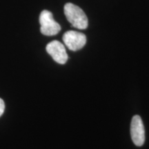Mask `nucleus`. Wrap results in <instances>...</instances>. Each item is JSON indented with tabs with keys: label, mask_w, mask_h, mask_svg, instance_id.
Wrapping results in <instances>:
<instances>
[{
	"label": "nucleus",
	"mask_w": 149,
	"mask_h": 149,
	"mask_svg": "<svg viewBox=\"0 0 149 149\" xmlns=\"http://www.w3.org/2000/svg\"><path fill=\"white\" fill-rule=\"evenodd\" d=\"M40 31L46 36H53L58 34L61 31L60 25L55 21L51 12L44 10L40 15Z\"/></svg>",
	"instance_id": "f03ea898"
},
{
	"label": "nucleus",
	"mask_w": 149,
	"mask_h": 149,
	"mask_svg": "<svg viewBox=\"0 0 149 149\" xmlns=\"http://www.w3.org/2000/svg\"><path fill=\"white\" fill-rule=\"evenodd\" d=\"M130 136L137 146H141L145 141V130L142 120L139 115H135L130 124Z\"/></svg>",
	"instance_id": "20e7f679"
},
{
	"label": "nucleus",
	"mask_w": 149,
	"mask_h": 149,
	"mask_svg": "<svg viewBox=\"0 0 149 149\" xmlns=\"http://www.w3.org/2000/svg\"><path fill=\"white\" fill-rule=\"evenodd\" d=\"M5 110V104L2 99L0 98V117L3 115Z\"/></svg>",
	"instance_id": "423d86ee"
},
{
	"label": "nucleus",
	"mask_w": 149,
	"mask_h": 149,
	"mask_svg": "<svg viewBox=\"0 0 149 149\" xmlns=\"http://www.w3.org/2000/svg\"><path fill=\"white\" fill-rule=\"evenodd\" d=\"M62 39L65 45L72 51L81 49L86 43V37L84 33L74 31L65 33Z\"/></svg>",
	"instance_id": "7ed1b4c3"
},
{
	"label": "nucleus",
	"mask_w": 149,
	"mask_h": 149,
	"mask_svg": "<svg viewBox=\"0 0 149 149\" xmlns=\"http://www.w3.org/2000/svg\"><path fill=\"white\" fill-rule=\"evenodd\" d=\"M64 14L72 26L78 29H86L88 27V21L86 15L79 6L71 3L64 6Z\"/></svg>",
	"instance_id": "f257e3e1"
},
{
	"label": "nucleus",
	"mask_w": 149,
	"mask_h": 149,
	"mask_svg": "<svg viewBox=\"0 0 149 149\" xmlns=\"http://www.w3.org/2000/svg\"><path fill=\"white\" fill-rule=\"evenodd\" d=\"M46 51L51 56L53 60L59 64H64L68 60L66 48L60 42L54 40L46 46Z\"/></svg>",
	"instance_id": "39448f33"
}]
</instances>
